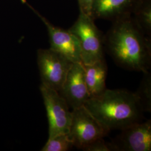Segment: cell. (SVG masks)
Listing matches in <instances>:
<instances>
[{
  "instance_id": "obj_1",
  "label": "cell",
  "mask_w": 151,
  "mask_h": 151,
  "mask_svg": "<svg viewBox=\"0 0 151 151\" xmlns=\"http://www.w3.org/2000/svg\"><path fill=\"white\" fill-rule=\"evenodd\" d=\"M105 43L115 63L125 70L148 72L151 68L150 45L132 22H116L107 34Z\"/></svg>"
},
{
  "instance_id": "obj_2",
  "label": "cell",
  "mask_w": 151,
  "mask_h": 151,
  "mask_svg": "<svg viewBox=\"0 0 151 151\" xmlns=\"http://www.w3.org/2000/svg\"><path fill=\"white\" fill-rule=\"evenodd\" d=\"M83 106L109 132L123 129L140 122L143 117L134 93L124 89L106 88L100 95L90 98Z\"/></svg>"
},
{
  "instance_id": "obj_3",
  "label": "cell",
  "mask_w": 151,
  "mask_h": 151,
  "mask_svg": "<svg viewBox=\"0 0 151 151\" xmlns=\"http://www.w3.org/2000/svg\"><path fill=\"white\" fill-rule=\"evenodd\" d=\"M69 30L78 40L83 65L105 59L103 38L91 16L80 12L77 21Z\"/></svg>"
},
{
  "instance_id": "obj_4",
  "label": "cell",
  "mask_w": 151,
  "mask_h": 151,
  "mask_svg": "<svg viewBox=\"0 0 151 151\" xmlns=\"http://www.w3.org/2000/svg\"><path fill=\"white\" fill-rule=\"evenodd\" d=\"M109 132L84 106L73 109L69 136L74 146L82 150Z\"/></svg>"
},
{
  "instance_id": "obj_5",
  "label": "cell",
  "mask_w": 151,
  "mask_h": 151,
  "mask_svg": "<svg viewBox=\"0 0 151 151\" xmlns=\"http://www.w3.org/2000/svg\"><path fill=\"white\" fill-rule=\"evenodd\" d=\"M49 123V138L68 134L72 112L68 105L59 92L41 84L40 86Z\"/></svg>"
},
{
  "instance_id": "obj_6",
  "label": "cell",
  "mask_w": 151,
  "mask_h": 151,
  "mask_svg": "<svg viewBox=\"0 0 151 151\" xmlns=\"http://www.w3.org/2000/svg\"><path fill=\"white\" fill-rule=\"evenodd\" d=\"M37 62L42 83L60 91L73 63L50 48L38 50Z\"/></svg>"
},
{
  "instance_id": "obj_7",
  "label": "cell",
  "mask_w": 151,
  "mask_h": 151,
  "mask_svg": "<svg viewBox=\"0 0 151 151\" xmlns=\"http://www.w3.org/2000/svg\"><path fill=\"white\" fill-rule=\"evenodd\" d=\"M121 130L119 134L107 143L110 151H151V120L136 123Z\"/></svg>"
},
{
  "instance_id": "obj_8",
  "label": "cell",
  "mask_w": 151,
  "mask_h": 151,
  "mask_svg": "<svg viewBox=\"0 0 151 151\" xmlns=\"http://www.w3.org/2000/svg\"><path fill=\"white\" fill-rule=\"evenodd\" d=\"M58 92L73 109L83 106L90 99L82 63H73Z\"/></svg>"
},
{
  "instance_id": "obj_9",
  "label": "cell",
  "mask_w": 151,
  "mask_h": 151,
  "mask_svg": "<svg viewBox=\"0 0 151 151\" xmlns=\"http://www.w3.org/2000/svg\"><path fill=\"white\" fill-rule=\"evenodd\" d=\"M48 29L50 48L73 63H82L81 49L78 39L68 29L55 27L45 17L39 15Z\"/></svg>"
},
{
  "instance_id": "obj_10",
  "label": "cell",
  "mask_w": 151,
  "mask_h": 151,
  "mask_svg": "<svg viewBox=\"0 0 151 151\" xmlns=\"http://www.w3.org/2000/svg\"><path fill=\"white\" fill-rule=\"evenodd\" d=\"M90 98L96 97L105 90L108 67L105 59L90 65H83Z\"/></svg>"
},
{
  "instance_id": "obj_11",
  "label": "cell",
  "mask_w": 151,
  "mask_h": 151,
  "mask_svg": "<svg viewBox=\"0 0 151 151\" xmlns=\"http://www.w3.org/2000/svg\"><path fill=\"white\" fill-rule=\"evenodd\" d=\"M132 0H95L92 11V17L107 18L123 11Z\"/></svg>"
},
{
  "instance_id": "obj_12",
  "label": "cell",
  "mask_w": 151,
  "mask_h": 151,
  "mask_svg": "<svg viewBox=\"0 0 151 151\" xmlns=\"http://www.w3.org/2000/svg\"><path fill=\"white\" fill-rule=\"evenodd\" d=\"M140 86L134 93L143 112H151V76L150 72H145Z\"/></svg>"
},
{
  "instance_id": "obj_13",
  "label": "cell",
  "mask_w": 151,
  "mask_h": 151,
  "mask_svg": "<svg viewBox=\"0 0 151 151\" xmlns=\"http://www.w3.org/2000/svg\"><path fill=\"white\" fill-rule=\"evenodd\" d=\"M74 146L68 134H62L48 139L42 151H67Z\"/></svg>"
},
{
  "instance_id": "obj_14",
  "label": "cell",
  "mask_w": 151,
  "mask_h": 151,
  "mask_svg": "<svg viewBox=\"0 0 151 151\" xmlns=\"http://www.w3.org/2000/svg\"><path fill=\"white\" fill-rule=\"evenodd\" d=\"M82 150L85 151H110V149L108 144L105 143L104 138H101L92 142L84 147Z\"/></svg>"
},
{
  "instance_id": "obj_15",
  "label": "cell",
  "mask_w": 151,
  "mask_h": 151,
  "mask_svg": "<svg viewBox=\"0 0 151 151\" xmlns=\"http://www.w3.org/2000/svg\"><path fill=\"white\" fill-rule=\"evenodd\" d=\"M78 1L80 8V12L92 17V8L95 0H78Z\"/></svg>"
},
{
  "instance_id": "obj_16",
  "label": "cell",
  "mask_w": 151,
  "mask_h": 151,
  "mask_svg": "<svg viewBox=\"0 0 151 151\" xmlns=\"http://www.w3.org/2000/svg\"><path fill=\"white\" fill-rule=\"evenodd\" d=\"M22 3H26V0H20Z\"/></svg>"
}]
</instances>
